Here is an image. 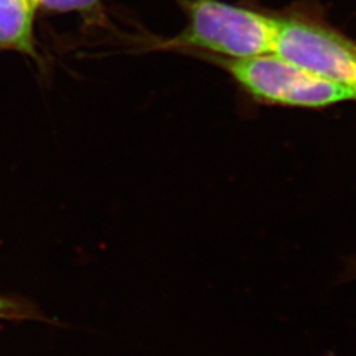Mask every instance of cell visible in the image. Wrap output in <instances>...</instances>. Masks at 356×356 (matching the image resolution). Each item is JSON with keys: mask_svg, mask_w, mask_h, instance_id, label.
I'll return each instance as SVG.
<instances>
[{"mask_svg": "<svg viewBox=\"0 0 356 356\" xmlns=\"http://www.w3.org/2000/svg\"><path fill=\"white\" fill-rule=\"evenodd\" d=\"M186 26L173 38L149 44L156 51H194L241 60L275 51L277 17L222 0H176Z\"/></svg>", "mask_w": 356, "mask_h": 356, "instance_id": "1", "label": "cell"}, {"mask_svg": "<svg viewBox=\"0 0 356 356\" xmlns=\"http://www.w3.org/2000/svg\"><path fill=\"white\" fill-rule=\"evenodd\" d=\"M275 53L348 90L356 101V41L329 24L312 7L276 13Z\"/></svg>", "mask_w": 356, "mask_h": 356, "instance_id": "2", "label": "cell"}, {"mask_svg": "<svg viewBox=\"0 0 356 356\" xmlns=\"http://www.w3.org/2000/svg\"><path fill=\"white\" fill-rule=\"evenodd\" d=\"M232 79L259 102L298 108H323L355 101L354 95L327 79L282 58L275 51L241 60L218 58Z\"/></svg>", "mask_w": 356, "mask_h": 356, "instance_id": "3", "label": "cell"}, {"mask_svg": "<svg viewBox=\"0 0 356 356\" xmlns=\"http://www.w3.org/2000/svg\"><path fill=\"white\" fill-rule=\"evenodd\" d=\"M38 0H0V51H17L40 63L35 24Z\"/></svg>", "mask_w": 356, "mask_h": 356, "instance_id": "4", "label": "cell"}, {"mask_svg": "<svg viewBox=\"0 0 356 356\" xmlns=\"http://www.w3.org/2000/svg\"><path fill=\"white\" fill-rule=\"evenodd\" d=\"M40 11L54 15L76 13L89 28L107 23L103 0H38Z\"/></svg>", "mask_w": 356, "mask_h": 356, "instance_id": "5", "label": "cell"}, {"mask_svg": "<svg viewBox=\"0 0 356 356\" xmlns=\"http://www.w3.org/2000/svg\"><path fill=\"white\" fill-rule=\"evenodd\" d=\"M0 319L6 321H49L36 306L23 298L0 294Z\"/></svg>", "mask_w": 356, "mask_h": 356, "instance_id": "6", "label": "cell"}]
</instances>
